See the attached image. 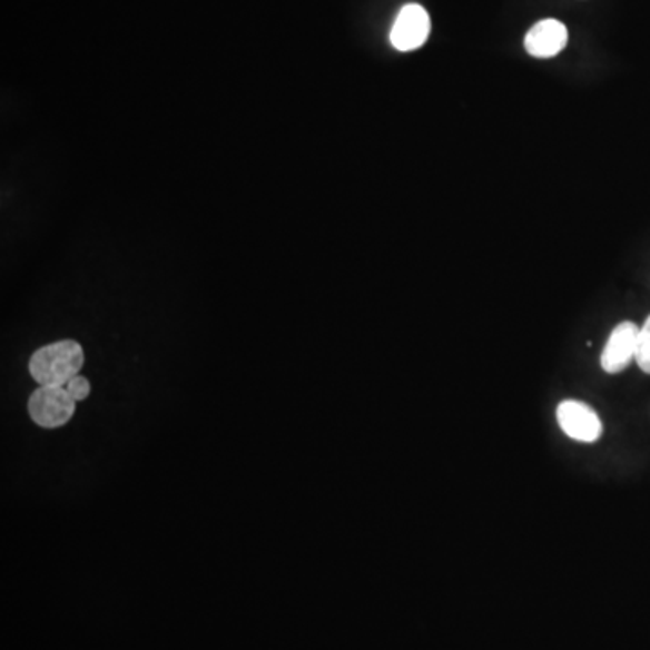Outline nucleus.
Instances as JSON below:
<instances>
[{"label":"nucleus","instance_id":"3","mask_svg":"<svg viewBox=\"0 0 650 650\" xmlns=\"http://www.w3.org/2000/svg\"><path fill=\"white\" fill-rule=\"evenodd\" d=\"M431 14L420 4L403 6L391 29V42L397 51L420 49L431 35Z\"/></svg>","mask_w":650,"mask_h":650},{"label":"nucleus","instance_id":"2","mask_svg":"<svg viewBox=\"0 0 650 650\" xmlns=\"http://www.w3.org/2000/svg\"><path fill=\"white\" fill-rule=\"evenodd\" d=\"M28 416L42 431H58L71 423L78 403L66 387H37L28 397Z\"/></svg>","mask_w":650,"mask_h":650},{"label":"nucleus","instance_id":"5","mask_svg":"<svg viewBox=\"0 0 650 650\" xmlns=\"http://www.w3.org/2000/svg\"><path fill=\"white\" fill-rule=\"evenodd\" d=\"M638 333L640 327L634 322H622L612 329L600 358L605 373H622L637 360Z\"/></svg>","mask_w":650,"mask_h":650},{"label":"nucleus","instance_id":"4","mask_svg":"<svg viewBox=\"0 0 650 650\" xmlns=\"http://www.w3.org/2000/svg\"><path fill=\"white\" fill-rule=\"evenodd\" d=\"M557 420L564 434L580 443H594L603 432L597 411L582 402L565 400L557 408Z\"/></svg>","mask_w":650,"mask_h":650},{"label":"nucleus","instance_id":"8","mask_svg":"<svg viewBox=\"0 0 650 650\" xmlns=\"http://www.w3.org/2000/svg\"><path fill=\"white\" fill-rule=\"evenodd\" d=\"M68 393L71 394L72 400L77 403L86 402L87 397L91 396L92 385L86 376H75L71 382L66 385Z\"/></svg>","mask_w":650,"mask_h":650},{"label":"nucleus","instance_id":"1","mask_svg":"<svg viewBox=\"0 0 650 650\" xmlns=\"http://www.w3.org/2000/svg\"><path fill=\"white\" fill-rule=\"evenodd\" d=\"M86 365V353L77 339L42 345L28 362L29 376L40 387H66Z\"/></svg>","mask_w":650,"mask_h":650},{"label":"nucleus","instance_id":"7","mask_svg":"<svg viewBox=\"0 0 650 650\" xmlns=\"http://www.w3.org/2000/svg\"><path fill=\"white\" fill-rule=\"evenodd\" d=\"M634 362L643 373L650 374V316L638 333L637 360Z\"/></svg>","mask_w":650,"mask_h":650},{"label":"nucleus","instance_id":"6","mask_svg":"<svg viewBox=\"0 0 650 650\" xmlns=\"http://www.w3.org/2000/svg\"><path fill=\"white\" fill-rule=\"evenodd\" d=\"M568 28L560 20L545 19L528 31L524 48L535 58H553L568 46Z\"/></svg>","mask_w":650,"mask_h":650}]
</instances>
